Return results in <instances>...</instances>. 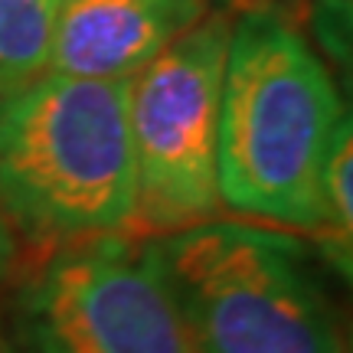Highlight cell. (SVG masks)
Segmentation results:
<instances>
[{
  "mask_svg": "<svg viewBox=\"0 0 353 353\" xmlns=\"http://www.w3.org/2000/svg\"><path fill=\"white\" fill-rule=\"evenodd\" d=\"M193 353H341L304 242L249 223H200L154 239Z\"/></svg>",
  "mask_w": 353,
  "mask_h": 353,
  "instance_id": "3957f363",
  "label": "cell"
},
{
  "mask_svg": "<svg viewBox=\"0 0 353 353\" xmlns=\"http://www.w3.org/2000/svg\"><path fill=\"white\" fill-rule=\"evenodd\" d=\"M321 229L327 232V249L334 265L350 275L353 255V128L343 114L327 144L321 170Z\"/></svg>",
  "mask_w": 353,
  "mask_h": 353,
  "instance_id": "ba28073f",
  "label": "cell"
},
{
  "mask_svg": "<svg viewBox=\"0 0 353 353\" xmlns=\"http://www.w3.org/2000/svg\"><path fill=\"white\" fill-rule=\"evenodd\" d=\"M314 37L334 59H350V0H317Z\"/></svg>",
  "mask_w": 353,
  "mask_h": 353,
  "instance_id": "9c48e42d",
  "label": "cell"
},
{
  "mask_svg": "<svg viewBox=\"0 0 353 353\" xmlns=\"http://www.w3.org/2000/svg\"><path fill=\"white\" fill-rule=\"evenodd\" d=\"M0 210L37 239L114 236L134 223L128 79L46 69L0 88Z\"/></svg>",
  "mask_w": 353,
  "mask_h": 353,
  "instance_id": "7a4b0ae2",
  "label": "cell"
},
{
  "mask_svg": "<svg viewBox=\"0 0 353 353\" xmlns=\"http://www.w3.org/2000/svg\"><path fill=\"white\" fill-rule=\"evenodd\" d=\"M59 0H0V88L23 85L50 69Z\"/></svg>",
  "mask_w": 353,
  "mask_h": 353,
  "instance_id": "52a82bcc",
  "label": "cell"
},
{
  "mask_svg": "<svg viewBox=\"0 0 353 353\" xmlns=\"http://www.w3.org/2000/svg\"><path fill=\"white\" fill-rule=\"evenodd\" d=\"M229 26V17L206 13L128 76L134 223L176 232L219 210L216 121Z\"/></svg>",
  "mask_w": 353,
  "mask_h": 353,
  "instance_id": "277c9868",
  "label": "cell"
},
{
  "mask_svg": "<svg viewBox=\"0 0 353 353\" xmlns=\"http://www.w3.org/2000/svg\"><path fill=\"white\" fill-rule=\"evenodd\" d=\"M206 13V0H59L50 69L128 79Z\"/></svg>",
  "mask_w": 353,
  "mask_h": 353,
  "instance_id": "8992f818",
  "label": "cell"
},
{
  "mask_svg": "<svg viewBox=\"0 0 353 353\" xmlns=\"http://www.w3.org/2000/svg\"><path fill=\"white\" fill-rule=\"evenodd\" d=\"M341 92L298 26L249 10L229 26L216 121V196L232 213L321 229V170Z\"/></svg>",
  "mask_w": 353,
  "mask_h": 353,
  "instance_id": "6da1fadb",
  "label": "cell"
},
{
  "mask_svg": "<svg viewBox=\"0 0 353 353\" xmlns=\"http://www.w3.org/2000/svg\"><path fill=\"white\" fill-rule=\"evenodd\" d=\"M13 255H17V242H13L10 219H7V216H3V210H0V278L10 272Z\"/></svg>",
  "mask_w": 353,
  "mask_h": 353,
  "instance_id": "30bf717a",
  "label": "cell"
},
{
  "mask_svg": "<svg viewBox=\"0 0 353 353\" xmlns=\"http://www.w3.org/2000/svg\"><path fill=\"white\" fill-rule=\"evenodd\" d=\"M23 353H193L151 242L92 236L56 252L17 298Z\"/></svg>",
  "mask_w": 353,
  "mask_h": 353,
  "instance_id": "5b68a950",
  "label": "cell"
}]
</instances>
